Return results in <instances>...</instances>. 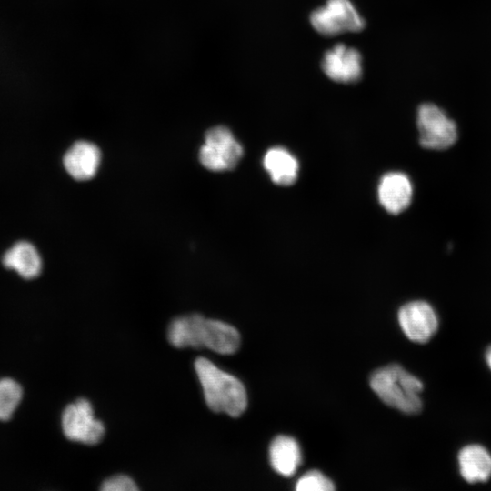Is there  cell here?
<instances>
[{
    "instance_id": "cell-1",
    "label": "cell",
    "mask_w": 491,
    "mask_h": 491,
    "mask_svg": "<svg viewBox=\"0 0 491 491\" xmlns=\"http://www.w3.org/2000/svg\"><path fill=\"white\" fill-rule=\"evenodd\" d=\"M195 369L208 407L216 413L237 417L247 406V395L242 382L218 368L205 357H197Z\"/></svg>"
},
{
    "instance_id": "cell-2",
    "label": "cell",
    "mask_w": 491,
    "mask_h": 491,
    "mask_svg": "<svg viewBox=\"0 0 491 491\" xmlns=\"http://www.w3.org/2000/svg\"><path fill=\"white\" fill-rule=\"evenodd\" d=\"M370 386L385 404L403 413L413 415L422 409V382L397 364L376 370Z\"/></svg>"
},
{
    "instance_id": "cell-3",
    "label": "cell",
    "mask_w": 491,
    "mask_h": 491,
    "mask_svg": "<svg viewBox=\"0 0 491 491\" xmlns=\"http://www.w3.org/2000/svg\"><path fill=\"white\" fill-rule=\"evenodd\" d=\"M243 147L232 132L225 126L210 128L205 135L199 150V160L211 171H226L236 166L243 156Z\"/></svg>"
},
{
    "instance_id": "cell-4",
    "label": "cell",
    "mask_w": 491,
    "mask_h": 491,
    "mask_svg": "<svg viewBox=\"0 0 491 491\" xmlns=\"http://www.w3.org/2000/svg\"><path fill=\"white\" fill-rule=\"evenodd\" d=\"M313 28L324 36L359 32L365 21L350 0H326L310 15Z\"/></svg>"
},
{
    "instance_id": "cell-5",
    "label": "cell",
    "mask_w": 491,
    "mask_h": 491,
    "mask_svg": "<svg viewBox=\"0 0 491 491\" xmlns=\"http://www.w3.org/2000/svg\"><path fill=\"white\" fill-rule=\"evenodd\" d=\"M193 348L207 347L222 355H231L240 346L241 337L231 325L193 314L191 320Z\"/></svg>"
},
{
    "instance_id": "cell-6",
    "label": "cell",
    "mask_w": 491,
    "mask_h": 491,
    "mask_svg": "<svg viewBox=\"0 0 491 491\" xmlns=\"http://www.w3.org/2000/svg\"><path fill=\"white\" fill-rule=\"evenodd\" d=\"M419 141L423 147L443 150L450 147L456 140L455 122L437 105L426 103L417 111Z\"/></svg>"
},
{
    "instance_id": "cell-7",
    "label": "cell",
    "mask_w": 491,
    "mask_h": 491,
    "mask_svg": "<svg viewBox=\"0 0 491 491\" xmlns=\"http://www.w3.org/2000/svg\"><path fill=\"white\" fill-rule=\"evenodd\" d=\"M62 428L68 439L86 445H95L105 436L103 423L95 418L92 405L85 398H79L65 408Z\"/></svg>"
},
{
    "instance_id": "cell-8",
    "label": "cell",
    "mask_w": 491,
    "mask_h": 491,
    "mask_svg": "<svg viewBox=\"0 0 491 491\" xmlns=\"http://www.w3.org/2000/svg\"><path fill=\"white\" fill-rule=\"evenodd\" d=\"M398 322L405 335L416 343L427 342L438 327L437 316L426 301H412L401 306Z\"/></svg>"
},
{
    "instance_id": "cell-9",
    "label": "cell",
    "mask_w": 491,
    "mask_h": 491,
    "mask_svg": "<svg viewBox=\"0 0 491 491\" xmlns=\"http://www.w3.org/2000/svg\"><path fill=\"white\" fill-rule=\"evenodd\" d=\"M325 75L336 83L352 84L362 75V56L358 50L336 44L327 50L321 63Z\"/></svg>"
},
{
    "instance_id": "cell-10",
    "label": "cell",
    "mask_w": 491,
    "mask_h": 491,
    "mask_svg": "<svg viewBox=\"0 0 491 491\" xmlns=\"http://www.w3.org/2000/svg\"><path fill=\"white\" fill-rule=\"evenodd\" d=\"M100 160L101 153L95 144L77 141L65 154L63 164L74 179L85 181L95 175Z\"/></svg>"
},
{
    "instance_id": "cell-11",
    "label": "cell",
    "mask_w": 491,
    "mask_h": 491,
    "mask_svg": "<svg viewBox=\"0 0 491 491\" xmlns=\"http://www.w3.org/2000/svg\"><path fill=\"white\" fill-rule=\"evenodd\" d=\"M412 184L405 174L389 172L378 185V199L382 206L391 214H399L408 207L412 199Z\"/></svg>"
},
{
    "instance_id": "cell-12",
    "label": "cell",
    "mask_w": 491,
    "mask_h": 491,
    "mask_svg": "<svg viewBox=\"0 0 491 491\" xmlns=\"http://www.w3.org/2000/svg\"><path fill=\"white\" fill-rule=\"evenodd\" d=\"M462 477L469 482H485L491 476V455L479 445L463 447L458 454Z\"/></svg>"
},
{
    "instance_id": "cell-13",
    "label": "cell",
    "mask_w": 491,
    "mask_h": 491,
    "mask_svg": "<svg viewBox=\"0 0 491 491\" xmlns=\"http://www.w3.org/2000/svg\"><path fill=\"white\" fill-rule=\"evenodd\" d=\"M4 266L22 277H36L42 269V259L34 245L26 241L15 243L3 256Z\"/></svg>"
},
{
    "instance_id": "cell-14",
    "label": "cell",
    "mask_w": 491,
    "mask_h": 491,
    "mask_svg": "<svg viewBox=\"0 0 491 491\" xmlns=\"http://www.w3.org/2000/svg\"><path fill=\"white\" fill-rule=\"evenodd\" d=\"M263 165L274 183L279 185H290L297 178L298 162L286 148L275 146L268 149L264 156Z\"/></svg>"
},
{
    "instance_id": "cell-15",
    "label": "cell",
    "mask_w": 491,
    "mask_h": 491,
    "mask_svg": "<svg viewBox=\"0 0 491 491\" xmlns=\"http://www.w3.org/2000/svg\"><path fill=\"white\" fill-rule=\"evenodd\" d=\"M269 457L275 471L284 476H290L301 463V451L294 438L278 436L271 443Z\"/></svg>"
},
{
    "instance_id": "cell-16",
    "label": "cell",
    "mask_w": 491,
    "mask_h": 491,
    "mask_svg": "<svg viewBox=\"0 0 491 491\" xmlns=\"http://www.w3.org/2000/svg\"><path fill=\"white\" fill-rule=\"evenodd\" d=\"M23 396L21 386L11 378L0 379V420L11 418Z\"/></svg>"
},
{
    "instance_id": "cell-17",
    "label": "cell",
    "mask_w": 491,
    "mask_h": 491,
    "mask_svg": "<svg viewBox=\"0 0 491 491\" xmlns=\"http://www.w3.org/2000/svg\"><path fill=\"white\" fill-rule=\"evenodd\" d=\"M297 491H330L335 489L333 482L316 470L309 471L296 482Z\"/></svg>"
},
{
    "instance_id": "cell-18",
    "label": "cell",
    "mask_w": 491,
    "mask_h": 491,
    "mask_svg": "<svg viewBox=\"0 0 491 491\" xmlns=\"http://www.w3.org/2000/svg\"><path fill=\"white\" fill-rule=\"evenodd\" d=\"M100 489L103 491H136L138 487L131 477L118 475L104 481Z\"/></svg>"
},
{
    "instance_id": "cell-19",
    "label": "cell",
    "mask_w": 491,
    "mask_h": 491,
    "mask_svg": "<svg viewBox=\"0 0 491 491\" xmlns=\"http://www.w3.org/2000/svg\"><path fill=\"white\" fill-rule=\"evenodd\" d=\"M486 359L487 365L489 366L491 369V346H489L486 352Z\"/></svg>"
}]
</instances>
